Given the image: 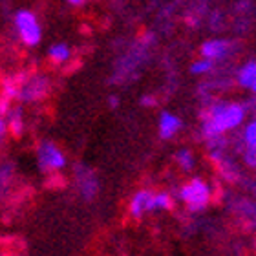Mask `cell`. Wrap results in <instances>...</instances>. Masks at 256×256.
<instances>
[{
  "instance_id": "7402d4cb",
  "label": "cell",
  "mask_w": 256,
  "mask_h": 256,
  "mask_svg": "<svg viewBox=\"0 0 256 256\" xmlns=\"http://www.w3.org/2000/svg\"><path fill=\"white\" fill-rule=\"evenodd\" d=\"M66 4H70L72 8H82V6L88 4V0H64Z\"/></svg>"
},
{
  "instance_id": "52a82bcc",
  "label": "cell",
  "mask_w": 256,
  "mask_h": 256,
  "mask_svg": "<svg viewBox=\"0 0 256 256\" xmlns=\"http://www.w3.org/2000/svg\"><path fill=\"white\" fill-rule=\"evenodd\" d=\"M154 212V190L139 188L128 200V216L132 220H141L146 214Z\"/></svg>"
},
{
  "instance_id": "8992f818",
  "label": "cell",
  "mask_w": 256,
  "mask_h": 256,
  "mask_svg": "<svg viewBox=\"0 0 256 256\" xmlns=\"http://www.w3.org/2000/svg\"><path fill=\"white\" fill-rule=\"evenodd\" d=\"M74 185L84 202H94L101 190V180L97 172L82 163L74 166Z\"/></svg>"
},
{
  "instance_id": "277c9868",
  "label": "cell",
  "mask_w": 256,
  "mask_h": 256,
  "mask_svg": "<svg viewBox=\"0 0 256 256\" xmlns=\"http://www.w3.org/2000/svg\"><path fill=\"white\" fill-rule=\"evenodd\" d=\"M13 26L26 48H37L42 42V24L32 10H16L13 13Z\"/></svg>"
},
{
  "instance_id": "ac0fdd59",
  "label": "cell",
  "mask_w": 256,
  "mask_h": 256,
  "mask_svg": "<svg viewBox=\"0 0 256 256\" xmlns=\"http://www.w3.org/2000/svg\"><path fill=\"white\" fill-rule=\"evenodd\" d=\"M139 102H141V106H144V108H154V106H158V97L152 96V94H144V96H141Z\"/></svg>"
},
{
  "instance_id": "8fae6325",
  "label": "cell",
  "mask_w": 256,
  "mask_h": 256,
  "mask_svg": "<svg viewBox=\"0 0 256 256\" xmlns=\"http://www.w3.org/2000/svg\"><path fill=\"white\" fill-rule=\"evenodd\" d=\"M6 123H8V130L13 138H20L24 130H26V118H24V110L22 106H13L6 116Z\"/></svg>"
},
{
  "instance_id": "7a4b0ae2",
  "label": "cell",
  "mask_w": 256,
  "mask_h": 256,
  "mask_svg": "<svg viewBox=\"0 0 256 256\" xmlns=\"http://www.w3.org/2000/svg\"><path fill=\"white\" fill-rule=\"evenodd\" d=\"M35 158H37L38 170L46 176H60L64 168L68 166V158L64 154V150L50 139L38 141L35 148Z\"/></svg>"
},
{
  "instance_id": "9a60e30c",
  "label": "cell",
  "mask_w": 256,
  "mask_h": 256,
  "mask_svg": "<svg viewBox=\"0 0 256 256\" xmlns=\"http://www.w3.org/2000/svg\"><path fill=\"white\" fill-rule=\"evenodd\" d=\"M174 207V196L166 190H154V212H166Z\"/></svg>"
},
{
  "instance_id": "2e32d148",
  "label": "cell",
  "mask_w": 256,
  "mask_h": 256,
  "mask_svg": "<svg viewBox=\"0 0 256 256\" xmlns=\"http://www.w3.org/2000/svg\"><path fill=\"white\" fill-rule=\"evenodd\" d=\"M212 68H214V60L200 57V59H196L190 64V74L192 75H207L212 72Z\"/></svg>"
},
{
  "instance_id": "5bb4252c",
  "label": "cell",
  "mask_w": 256,
  "mask_h": 256,
  "mask_svg": "<svg viewBox=\"0 0 256 256\" xmlns=\"http://www.w3.org/2000/svg\"><path fill=\"white\" fill-rule=\"evenodd\" d=\"M174 161H176L178 168L183 172H192L194 166H196V156H194V152L190 148L178 150L176 154H174Z\"/></svg>"
},
{
  "instance_id": "30bf717a",
  "label": "cell",
  "mask_w": 256,
  "mask_h": 256,
  "mask_svg": "<svg viewBox=\"0 0 256 256\" xmlns=\"http://www.w3.org/2000/svg\"><path fill=\"white\" fill-rule=\"evenodd\" d=\"M46 57L52 64L55 66H64V64H68L74 57V50L72 46L66 42H54L50 44V48L46 50Z\"/></svg>"
},
{
  "instance_id": "7c38bea8",
  "label": "cell",
  "mask_w": 256,
  "mask_h": 256,
  "mask_svg": "<svg viewBox=\"0 0 256 256\" xmlns=\"http://www.w3.org/2000/svg\"><path fill=\"white\" fill-rule=\"evenodd\" d=\"M236 80L242 88L256 94V62L254 60H249L238 70V75H236Z\"/></svg>"
},
{
  "instance_id": "9c48e42d",
  "label": "cell",
  "mask_w": 256,
  "mask_h": 256,
  "mask_svg": "<svg viewBox=\"0 0 256 256\" xmlns=\"http://www.w3.org/2000/svg\"><path fill=\"white\" fill-rule=\"evenodd\" d=\"M230 52V42L229 40H225V38H208L205 42L200 46V54L202 57L205 59H210V60H222L225 59Z\"/></svg>"
},
{
  "instance_id": "d6986e66",
  "label": "cell",
  "mask_w": 256,
  "mask_h": 256,
  "mask_svg": "<svg viewBox=\"0 0 256 256\" xmlns=\"http://www.w3.org/2000/svg\"><path fill=\"white\" fill-rule=\"evenodd\" d=\"M244 160L249 166H256V146H247Z\"/></svg>"
},
{
  "instance_id": "3957f363",
  "label": "cell",
  "mask_w": 256,
  "mask_h": 256,
  "mask_svg": "<svg viewBox=\"0 0 256 256\" xmlns=\"http://www.w3.org/2000/svg\"><path fill=\"white\" fill-rule=\"evenodd\" d=\"M180 202L185 205L190 212H202L212 202V188L202 178H192L187 183H183L180 192H178Z\"/></svg>"
},
{
  "instance_id": "44dd1931",
  "label": "cell",
  "mask_w": 256,
  "mask_h": 256,
  "mask_svg": "<svg viewBox=\"0 0 256 256\" xmlns=\"http://www.w3.org/2000/svg\"><path fill=\"white\" fill-rule=\"evenodd\" d=\"M119 104H121V99H119V96H108V106L112 108V110H118Z\"/></svg>"
},
{
  "instance_id": "e0dca14e",
  "label": "cell",
  "mask_w": 256,
  "mask_h": 256,
  "mask_svg": "<svg viewBox=\"0 0 256 256\" xmlns=\"http://www.w3.org/2000/svg\"><path fill=\"white\" fill-rule=\"evenodd\" d=\"M244 143L247 146H256V118L249 121L244 128Z\"/></svg>"
},
{
  "instance_id": "ffe728a7",
  "label": "cell",
  "mask_w": 256,
  "mask_h": 256,
  "mask_svg": "<svg viewBox=\"0 0 256 256\" xmlns=\"http://www.w3.org/2000/svg\"><path fill=\"white\" fill-rule=\"evenodd\" d=\"M10 134V130H8V123H6V118H2L0 116V144H2V141L6 139V136Z\"/></svg>"
},
{
  "instance_id": "5b68a950",
  "label": "cell",
  "mask_w": 256,
  "mask_h": 256,
  "mask_svg": "<svg viewBox=\"0 0 256 256\" xmlns=\"http://www.w3.org/2000/svg\"><path fill=\"white\" fill-rule=\"evenodd\" d=\"M50 90H52V82L44 74H26L24 72L16 101L35 104V102L44 101L48 97Z\"/></svg>"
},
{
  "instance_id": "6da1fadb",
  "label": "cell",
  "mask_w": 256,
  "mask_h": 256,
  "mask_svg": "<svg viewBox=\"0 0 256 256\" xmlns=\"http://www.w3.org/2000/svg\"><path fill=\"white\" fill-rule=\"evenodd\" d=\"M246 121V108L240 102L218 101L203 112L202 134L207 141L220 139L225 132L238 128Z\"/></svg>"
},
{
  "instance_id": "4fadbf2b",
  "label": "cell",
  "mask_w": 256,
  "mask_h": 256,
  "mask_svg": "<svg viewBox=\"0 0 256 256\" xmlns=\"http://www.w3.org/2000/svg\"><path fill=\"white\" fill-rule=\"evenodd\" d=\"M13 183H15V165L11 161L0 163V202L11 192Z\"/></svg>"
},
{
  "instance_id": "603a6c76",
  "label": "cell",
  "mask_w": 256,
  "mask_h": 256,
  "mask_svg": "<svg viewBox=\"0 0 256 256\" xmlns=\"http://www.w3.org/2000/svg\"><path fill=\"white\" fill-rule=\"evenodd\" d=\"M0 256H4V254H2V252H0Z\"/></svg>"
},
{
  "instance_id": "ba28073f",
  "label": "cell",
  "mask_w": 256,
  "mask_h": 256,
  "mask_svg": "<svg viewBox=\"0 0 256 256\" xmlns=\"http://www.w3.org/2000/svg\"><path fill=\"white\" fill-rule=\"evenodd\" d=\"M183 121L180 116L168 112V110H163L160 112V118H158V136L163 141H170L182 132Z\"/></svg>"
}]
</instances>
